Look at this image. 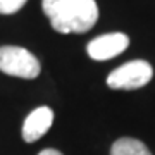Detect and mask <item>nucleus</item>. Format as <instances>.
I'll return each instance as SVG.
<instances>
[{
  "label": "nucleus",
  "instance_id": "obj_1",
  "mask_svg": "<svg viewBox=\"0 0 155 155\" xmlns=\"http://www.w3.org/2000/svg\"><path fill=\"white\" fill-rule=\"evenodd\" d=\"M45 16L59 33H86L98 21L95 0H41Z\"/></svg>",
  "mask_w": 155,
  "mask_h": 155
},
{
  "label": "nucleus",
  "instance_id": "obj_2",
  "mask_svg": "<svg viewBox=\"0 0 155 155\" xmlns=\"http://www.w3.org/2000/svg\"><path fill=\"white\" fill-rule=\"evenodd\" d=\"M0 71L9 76L35 79L41 71L38 59L22 47H0Z\"/></svg>",
  "mask_w": 155,
  "mask_h": 155
},
{
  "label": "nucleus",
  "instance_id": "obj_3",
  "mask_svg": "<svg viewBox=\"0 0 155 155\" xmlns=\"http://www.w3.org/2000/svg\"><path fill=\"white\" fill-rule=\"evenodd\" d=\"M153 67L147 61H131L122 64L107 76V84L112 90H136L150 83Z\"/></svg>",
  "mask_w": 155,
  "mask_h": 155
},
{
  "label": "nucleus",
  "instance_id": "obj_4",
  "mask_svg": "<svg viewBox=\"0 0 155 155\" xmlns=\"http://www.w3.org/2000/svg\"><path fill=\"white\" fill-rule=\"evenodd\" d=\"M129 45V38L124 33H107L97 36L88 43L86 52L93 61H109L122 54Z\"/></svg>",
  "mask_w": 155,
  "mask_h": 155
},
{
  "label": "nucleus",
  "instance_id": "obj_5",
  "mask_svg": "<svg viewBox=\"0 0 155 155\" xmlns=\"http://www.w3.org/2000/svg\"><path fill=\"white\" fill-rule=\"evenodd\" d=\"M54 122V112L50 107H38L35 109L22 124V138L26 143H35L43 136Z\"/></svg>",
  "mask_w": 155,
  "mask_h": 155
},
{
  "label": "nucleus",
  "instance_id": "obj_6",
  "mask_svg": "<svg viewBox=\"0 0 155 155\" xmlns=\"http://www.w3.org/2000/svg\"><path fill=\"white\" fill-rule=\"evenodd\" d=\"M110 155H152L143 141L136 138H119L112 145Z\"/></svg>",
  "mask_w": 155,
  "mask_h": 155
},
{
  "label": "nucleus",
  "instance_id": "obj_7",
  "mask_svg": "<svg viewBox=\"0 0 155 155\" xmlns=\"http://www.w3.org/2000/svg\"><path fill=\"white\" fill-rule=\"evenodd\" d=\"M28 0H0V14H14Z\"/></svg>",
  "mask_w": 155,
  "mask_h": 155
},
{
  "label": "nucleus",
  "instance_id": "obj_8",
  "mask_svg": "<svg viewBox=\"0 0 155 155\" xmlns=\"http://www.w3.org/2000/svg\"><path fill=\"white\" fill-rule=\"evenodd\" d=\"M38 155H62V153L55 148H45V150H41Z\"/></svg>",
  "mask_w": 155,
  "mask_h": 155
}]
</instances>
